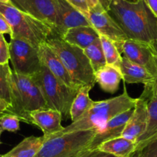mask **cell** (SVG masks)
I'll use <instances>...</instances> for the list:
<instances>
[{
    "label": "cell",
    "instance_id": "obj_38",
    "mask_svg": "<svg viewBox=\"0 0 157 157\" xmlns=\"http://www.w3.org/2000/svg\"><path fill=\"white\" fill-rule=\"evenodd\" d=\"M0 3H3V4H11L10 0H0Z\"/></svg>",
    "mask_w": 157,
    "mask_h": 157
},
{
    "label": "cell",
    "instance_id": "obj_31",
    "mask_svg": "<svg viewBox=\"0 0 157 157\" xmlns=\"http://www.w3.org/2000/svg\"><path fill=\"white\" fill-rule=\"evenodd\" d=\"M74 7L82 12L87 17L90 9L92 7L90 0H67Z\"/></svg>",
    "mask_w": 157,
    "mask_h": 157
},
{
    "label": "cell",
    "instance_id": "obj_34",
    "mask_svg": "<svg viewBox=\"0 0 157 157\" xmlns=\"http://www.w3.org/2000/svg\"><path fill=\"white\" fill-rule=\"evenodd\" d=\"M149 9L157 17V0H144Z\"/></svg>",
    "mask_w": 157,
    "mask_h": 157
},
{
    "label": "cell",
    "instance_id": "obj_42",
    "mask_svg": "<svg viewBox=\"0 0 157 157\" xmlns=\"http://www.w3.org/2000/svg\"><path fill=\"white\" fill-rule=\"evenodd\" d=\"M0 157H3V156H2V155H1V156H0Z\"/></svg>",
    "mask_w": 157,
    "mask_h": 157
},
{
    "label": "cell",
    "instance_id": "obj_21",
    "mask_svg": "<svg viewBox=\"0 0 157 157\" xmlns=\"http://www.w3.org/2000/svg\"><path fill=\"white\" fill-rule=\"evenodd\" d=\"M46 138L44 136L26 137L8 152L3 157H35L42 147Z\"/></svg>",
    "mask_w": 157,
    "mask_h": 157
},
{
    "label": "cell",
    "instance_id": "obj_37",
    "mask_svg": "<svg viewBox=\"0 0 157 157\" xmlns=\"http://www.w3.org/2000/svg\"><path fill=\"white\" fill-rule=\"evenodd\" d=\"M151 46H152V48H153V52H154V55L157 57V42L152 43Z\"/></svg>",
    "mask_w": 157,
    "mask_h": 157
},
{
    "label": "cell",
    "instance_id": "obj_41",
    "mask_svg": "<svg viewBox=\"0 0 157 157\" xmlns=\"http://www.w3.org/2000/svg\"><path fill=\"white\" fill-rule=\"evenodd\" d=\"M135 1H137V0H133V2H135Z\"/></svg>",
    "mask_w": 157,
    "mask_h": 157
},
{
    "label": "cell",
    "instance_id": "obj_20",
    "mask_svg": "<svg viewBox=\"0 0 157 157\" xmlns=\"http://www.w3.org/2000/svg\"><path fill=\"white\" fill-rule=\"evenodd\" d=\"M97 150L116 157H130L136 151V143L121 136L103 143Z\"/></svg>",
    "mask_w": 157,
    "mask_h": 157
},
{
    "label": "cell",
    "instance_id": "obj_22",
    "mask_svg": "<svg viewBox=\"0 0 157 157\" xmlns=\"http://www.w3.org/2000/svg\"><path fill=\"white\" fill-rule=\"evenodd\" d=\"M92 88L91 86H84L80 89L71 107L70 118L72 123L81 119L94 104L95 101L90 99L89 95Z\"/></svg>",
    "mask_w": 157,
    "mask_h": 157
},
{
    "label": "cell",
    "instance_id": "obj_6",
    "mask_svg": "<svg viewBox=\"0 0 157 157\" xmlns=\"http://www.w3.org/2000/svg\"><path fill=\"white\" fill-rule=\"evenodd\" d=\"M32 78L39 87L48 109L58 110L64 119H68L72 103L80 89L63 83L44 64L42 69Z\"/></svg>",
    "mask_w": 157,
    "mask_h": 157
},
{
    "label": "cell",
    "instance_id": "obj_35",
    "mask_svg": "<svg viewBox=\"0 0 157 157\" xmlns=\"http://www.w3.org/2000/svg\"><path fill=\"white\" fill-rule=\"evenodd\" d=\"M90 1H91L92 6H95V5L98 4V3H101V4L104 6V9H105L106 10L109 11L110 3H111V2L113 1V0H90Z\"/></svg>",
    "mask_w": 157,
    "mask_h": 157
},
{
    "label": "cell",
    "instance_id": "obj_40",
    "mask_svg": "<svg viewBox=\"0 0 157 157\" xmlns=\"http://www.w3.org/2000/svg\"><path fill=\"white\" fill-rule=\"evenodd\" d=\"M3 131H4V130H3L2 129L1 127H0V137H1V135H2V133ZM0 144H1V141H0ZM0 156H1V155H0Z\"/></svg>",
    "mask_w": 157,
    "mask_h": 157
},
{
    "label": "cell",
    "instance_id": "obj_32",
    "mask_svg": "<svg viewBox=\"0 0 157 157\" xmlns=\"http://www.w3.org/2000/svg\"><path fill=\"white\" fill-rule=\"evenodd\" d=\"M0 33L3 34V35L4 34H9L10 36L12 34L10 25L8 22L6 17L2 13H0Z\"/></svg>",
    "mask_w": 157,
    "mask_h": 157
},
{
    "label": "cell",
    "instance_id": "obj_25",
    "mask_svg": "<svg viewBox=\"0 0 157 157\" xmlns=\"http://www.w3.org/2000/svg\"><path fill=\"white\" fill-rule=\"evenodd\" d=\"M103 51L105 56L107 64L115 67H121L122 58L121 53L113 41L103 35H100Z\"/></svg>",
    "mask_w": 157,
    "mask_h": 157
},
{
    "label": "cell",
    "instance_id": "obj_11",
    "mask_svg": "<svg viewBox=\"0 0 157 157\" xmlns=\"http://www.w3.org/2000/svg\"><path fill=\"white\" fill-rule=\"evenodd\" d=\"M58 9V26L52 35L63 38L66 32L74 28L91 26L84 14L74 7L67 0H56Z\"/></svg>",
    "mask_w": 157,
    "mask_h": 157
},
{
    "label": "cell",
    "instance_id": "obj_24",
    "mask_svg": "<svg viewBox=\"0 0 157 157\" xmlns=\"http://www.w3.org/2000/svg\"><path fill=\"white\" fill-rule=\"evenodd\" d=\"M84 52L88 58L95 73L107 65V61L100 38L94 42L91 45L84 49Z\"/></svg>",
    "mask_w": 157,
    "mask_h": 157
},
{
    "label": "cell",
    "instance_id": "obj_13",
    "mask_svg": "<svg viewBox=\"0 0 157 157\" xmlns=\"http://www.w3.org/2000/svg\"><path fill=\"white\" fill-rule=\"evenodd\" d=\"M133 111V109H131L121 113L103 126L97 128L94 136L89 146V150H97L103 143L122 136L127 121L131 117Z\"/></svg>",
    "mask_w": 157,
    "mask_h": 157
},
{
    "label": "cell",
    "instance_id": "obj_4",
    "mask_svg": "<svg viewBox=\"0 0 157 157\" xmlns=\"http://www.w3.org/2000/svg\"><path fill=\"white\" fill-rule=\"evenodd\" d=\"M46 43L59 57L77 87L94 86L95 72L84 49L69 44L55 35H51Z\"/></svg>",
    "mask_w": 157,
    "mask_h": 157
},
{
    "label": "cell",
    "instance_id": "obj_16",
    "mask_svg": "<svg viewBox=\"0 0 157 157\" xmlns=\"http://www.w3.org/2000/svg\"><path fill=\"white\" fill-rule=\"evenodd\" d=\"M38 52H39L40 58L42 61V64L58 79H59L69 87L81 89L75 85L71 77L70 76L68 71L65 68L63 63L61 62L59 57L47 43L45 42L41 44L38 47Z\"/></svg>",
    "mask_w": 157,
    "mask_h": 157
},
{
    "label": "cell",
    "instance_id": "obj_18",
    "mask_svg": "<svg viewBox=\"0 0 157 157\" xmlns=\"http://www.w3.org/2000/svg\"><path fill=\"white\" fill-rule=\"evenodd\" d=\"M69 44L86 49L100 38V35L92 26H81L70 29L63 36Z\"/></svg>",
    "mask_w": 157,
    "mask_h": 157
},
{
    "label": "cell",
    "instance_id": "obj_33",
    "mask_svg": "<svg viewBox=\"0 0 157 157\" xmlns=\"http://www.w3.org/2000/svg\"><path fill=\"white\" fill-rule=\"evenodd\" d=\"M78 157H116L113 155L109 154V153H104L98 150H87L84 153Z\"/></svg>",
    "mask_w": 157,
    "mask_h": 157
},
{
    "label": "cell",
    "instance_id": "obj_2",
    "mask_svg": "<svg viewBox=\"0 0 157 157\" xmlns=\"http://www.w3.org/2000/svg\"><path fill=\"white\" fill-rule=\"evenodd\" d=\"M11 106L7 113L16 115L31 124L30 114L38 110L48 109L39 87L32 77L18 75L12 70L10 78Z\"/></svg>",
    "mask_w": 157,
    "mask_h": 157
},
{
    "label": "cell",
    "instance_id": "obj_7",
    "mask_svg": "<svg viewBox=\"0 0 157 157\" xmlns=\"http://www.w3.org/2000/svg\"><path fill=\"white\" fill-rule=\"evenodd\" d=\"M96 129L62 133L47 139L35 157H78L89 150Z\"/></svg>",
    "mask_w": 157,
    "mask_h": 157
},
{
    "label": "cell",
    "instance_id": "obj_8",
    "mask_svg": "<svg viewBox=\"0 0 157 157\" xmlns=\"http://www.w3.org/2000/svg\"><path fill=\"white\" fill-rule=\"evenodd\" d=\"M10 61L15 73L32 77L42 69L43 64L38 48L19 38H11Z\"/></svg>",
    "mask_w": 157,
    "mask_h": 157
},
{
    "label": "cell",
    "instance_id": "obj_10",
    "mask_svg": "<svg viewBox=\"0 0 157 157\" xmlns=\"http://www.w3.org/2000/svg\"><path fill=\"white\" fill-rule=\"evenodd\" d=\"M11 5L50 26L53 32L58 26L56 0H10Z\"/></svg>",
    "mask_w": 157,
    "mask_h": 157
},
{
    "label": "cell",
    "instance_id": "obj_19",
    "mask_svg": "<svg viewBox=\"0 0 157 157\" xmlns=\"http://www.w3.org/2000/svg\"><path fill=\"white\" fill-rule=\"evenodd\" d=\"M96 83L104 91L115 94L119 88L120 83L123 80L121 69L113 65H107L95 73Z\"/></svg>",
    "mask_w": 157,
    "mask_h": 157
},
{
    "label": "cell",
    "instance_id": "obj_23",
    "mask_svg": "<svg viewBox=\"0 0 157 157\" xmlns=\"http://www.w3.org/2000/svg\"><path fill=\"white\" fill-rule=\"evenodd\" d=\"M147 101H148V121L145 132L136 141V151L140 150L146 144L157 137V99L152 98Z\"/></svg>",
    "mask_w": 157,
    "mask_h": 157
},
{
    "label": "cell",
    "instance_id": "obj_5",
    "mask_svg": "<svg viewBox=\"0 0 157 157\" xmlns=\"http://www.w3.org/2000/svg\"><path fill=\"white\" fill-rule=\"evenodd\" d=\"M0 13L10 25L12 32L11 38L22 39L37 48L45 43L53 33L50 26L11 4L0 3Z\"/></svg>",
    "mask_w": 157,
    "mask_h": 157
},
{
    "label": "cell",
    "instance_id": "obj_36",
    "mask_svg": "<svg viewBox=\"0 0 157 157\" xmlns=\"http://www.w3.org/2000/svg\"><path fill=\"white\" fill-rule=\"evenodd\" d=\"M9 107H10V105H9L8 103H6V101H3V100H2L1 98H0V116H1L2 114H3V113H7Z\"/></svg>",
    "mask_w": 157,
    "mask_h": 157
},
{
    "label": "cell",
    "instance_id": "obj_3",
    "mask_svg": "<svg viewBox=\"0 0 157 157\" xmlns=\"http://www.w3.org/2000/svg\"><path fill=\"white\" fill-rule=\"evenodd\" d=\"M136 102V98L130 96L124 85V92L121 95L104 101H95L91 108L81 119L64 127L59 134L98 128L121 113L133 109Z\"/></svg>",
    "mask_w": 157,
    "mask_h": 157
},
{
    "label": "cell",
    "instance_id": "obj_39",
    "mask_svg": "<svg viewBox=\"0 0 157 157\" xmlns=\"http://www.w3.org/2000/svg\"><path fill=\"white\" fill-rule=\"evenodd\" d=\"M130 157H140L139 151H136L133 155H131Z\"/></svg>",
    "mask_w": 157,
    "mask_h": 157
},
{
    "label": "cell",
    "instance_id": "obj_27",
    "mask_svg": "<svg viewBox=\"0 0 157 157\" xmlns=\"http://www.w3.org/2000/svg\"><path fill=\"white\" fill-rule=\"evenodd\" d=\"M21 119L16 115L5 113L0 116V127L3 130L15 133L20 130Z\"/></svg>",
    "mask_w": 157,
    "mask_h": 157
},
{
    "label": "cell",
    "instance_id": "obj_1",
    "mask_svg": "<svg viewBox=\"0 0 157 157\" xmlns=\"http://www.w3.org/2000/svg\"><path fill=\"white\" fill-rule=\"evenodd\" d=\"M108 12L127 38L150 44L157 42V17L144 0H113Z\"/></svg>",
    "mask_w": 157,
    "mask_h": 157
},
{
    "label": "cell",
    "instance_id": "obj_28",
    "mask_svg": "<svg viewBox=\"0 0 157 157\" xmlns=\"http://www.w3.org/2000/svg\"><path fill=\"white\" fill-rule=\"evenodd\" d=\"M155 64L156 67V72L154 76V79L152 82L144 85V91L140 96L146 100H150L152 98L157 99V57L156 55H155Z\"/></svg>",
    "mask_w": 157,
    "mask_h": 157
},
{
    "label": "cell",
    "instance_id": "obj_17",
    "mask_svg": "<svg viewBox=\"0 0 157 157\" xmlns=\"http://www.w3.org/2000/svg\"><path fill=\"white\" fill-rule=\"evenodd\" d=\"M123 81L127 84H145L152 82L154 76L143 66L136 64L127 59L125 57L122 58L121 67Z\"/></svg>",
    "mask_w": 157,
    "mask_h": 157
},
{
    "label": "cell",
    "instance_id": "obj_26",
    "mask_svg": "<svg viewBox=\"0 0 157 157\" xmlns=\"http://www.w3.org/2000/svg\"><path fill=\"white\" fill-rule=\"evenodd\" d=\"M12 69L9 63L0 64V98L11 106L10 78Z\"/></svg>",
    "mask_w": 157,
    "mask_h": 157
},
{
    "label": "cell",
    "instance_id": "obj_29",
    "mask_svg": "<svg viewBox=\"0 0 157 157\" xmlns=\"http://www.w3.org/2000/svg\"><path fill=\"white\" fill-rule=\"evenodd\" d=\"M9 60V43L6 41L3 34L0 33V64H8Z\"/></svg>",
    "mask_w": 157,
    "mask_h": 157
},
{
    "label": "cell",
    "instance_id": "obj_30",
    "mask_svg": "<svg viewBox=\"0 0 157 157\" xmlns=\"http://www.w3.org/2000/svg\"><path fill=\"white\" fill-rule=\"evenodd\" d=\"M140 157H157V137L139 150Z\"/></svg>",
    "mask_w": 157,
    "mask_h": 157
},
{
    "label": "cell",
    "instance_id": "obj_15",
    "mask_svg": "<svg viewBox=\"0 0 157 157\" xmlns=\"http://www.w3.org/2000/svg\"><path fill=\"white\" fill-rule=\"evenodd\" d=\"M148 121V101L144 98H136L133 111L127 121L122 136L136 141L145 132Z\"/></svg>",
    "mask_w": 157,
    "mask_h": 157
},
{
    "label": "cell",
    "instance_id": "obj_9",
    "mask_svg": "<svg viewBox=\"0 0 157 157\" xmlns=\"http://www.w3.org/2000/svg\"><path fill=\"white\" fill-rule=\"evenodd\" d=\"M87 18L99 35L113 41L121 52L123 43L128 38L114 18L101 3L90 8Z\"/></svg>",
    "mask_w": 157,
    "mask_h": 157
},
{
    "label": "cell",
    "instance_id": "obj_14",
    "mask_svg": "<svg viewBox=\"0 0 157 157\" xmlns=\"http://www.w3.org/2000/svg\"><path fill=\"white\" fill-rule=\"evenodd\" d=\"M30 118L31 124L41 129L46 140L58 135L64 128L61 125L62 115L56 110L47 109L35 110L31 113Z\"/></svg>",
    "mask_w": 157,
    "mask_h": 157
},
{
    "label": "cell",
    "instance_id": "obj_12",
    "mask_svg": "<svg viewBox=\"0 0 157 157\" xmlns=\"http://www.w3.org/2000/svg\"><path fill=\"white\" fill-rule=\"evenodd\" d=\"M121 52L130 61L143 66L155 76L156 67L151 44L128 38L123 43Z\"/></svg>",
    "mask_w": 157,
    "mask_h": 157
}]
</instances>
